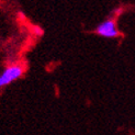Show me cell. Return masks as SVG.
<instances>
[{
    "label": "cell",
    "mask_w": 135,
    "mask_h": 135,
    "mask_svg": "<svg viewBox=\"0 0 135 135\" xmlns=\"http://www.w3.org/2000/svg\"><path fill=\"white\" fill-rule=\"evenodd\" d=\"M23 73H24V68L20 65H13L10 67H7L0 75V80H1L2 87L16 81L17 79H19L23 75Z\"/></svg>",
    "instance_id": "obj_2"
},
{
    "label": "cell",
    "mask_w": 135,
    "mask_h": 135,
    "mask_svg": "<svg viewBox=\"0 0 135 135\" xmlns=\"http://www.w3.org/2000/svg\"><path fill=\"white\" fill-rule=\"evenodd\" d=\"M94 32L98 35L105 37V38H115L121 35L120 31L118 30L117 22L114 19H107L103 22H101L96 29Z\"/></svg>",
    "instance_id": "obj_1"
},
{
    "label": "cell",
    "mask_w": 135,
    "mask_h": 135,
    "mask_svg": "<svg viewBox=\"0 0 135 135\" xmlns=\"http://www.w3.org/2000/svg\"><path fill=\"white\" fill-rule=\"evenodd\" d=\"M0 87H2V85H1V80H0Z\"/></svg>",
    "instance_id": "obj_3"
}]
</instances>
